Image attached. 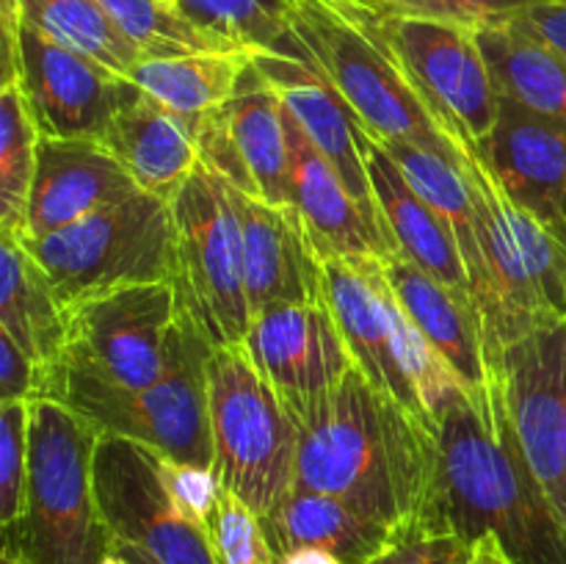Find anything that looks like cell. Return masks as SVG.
Here are the masks:
<instances>
[{"label":"cell","mask_w":566,"mask_h":564,"mask_svg":"<svg viewBox=\"0 0 566 564\" xmlns=\"http://www.w3.org/2000/svg\"><path fill=\"white\" fill-rule=\"evenodd\" d=\"M285 122L287 142H291V205L302 216L318 252L343 254V258L396 254L379 227L359 208L340 171L313 147L287 111Z\"/></svg>","instance_id":"cell-23"},{"label":"cell","mask_w":566,"mask_h":564,"mask_svg":"<svg viewBox=\"0 0 566 564\" xmlns=\"http://www.w3.org/2000/svg\"><path fill=\"white\" fill-rule=\"evenodd\" d=\"M534 3L539 0H381V6L392 14L453 22L470 31L509 25Z\"/></svg>","instance_id":"cell-36"},{"label":"cell","mask_w":566,"mask_h":564,"mask_svg":"<svg viewBox=\"0 0 566 564\" xmlns=\"http://www.w3.org/2000/svg\"><path fill=\"white\" fill-rule=\"evenodd\" d=\"M97 3L147 59L235 50L186 20L180 0H97Z\"/></svg>","instance_id":"cell-33"},{"label":"cell","mask_w":566,"mask_h":564,"mask_svg":"<svg viewBox=\"0 0 566 564\" xmlns=\"http://www.w3.org/2000/svg\"><path fill=\"white\" fill-rule=\"evenodd\" d=\"M210 542L219 564H276L263 518L224 484L210 520Z\"/></svg>","instance_id":"cell-35"},{"label":"cell","mask_w":566,"mask_h":564,"mask_svg":"<svg viewBox=\"0 0 566 564\" xmlns=\"http://www.w3.org/2000/svg\"><path fill=\"white\" fill-rule=\"evenodd\" d=\"M370 3H381V0H370Z\"/></svg>","instance_id":"cell-47"},{"label":"cell","mask_w":566,"mask_h":564,"mask_svg":"<svg viewBox=\"0 0 566 564\" xmlns=\"http://www.w3.org/2000/svg\"><path fill=\"white\" fill-rule=\"evenodd\" d=\"M464 545L457 536H426V540H407L401 545L390 547L374 558L370 564H448L453 551Z\"/></svg>","instance_id":"cell-40"},{"label":"cell","mask_w":566,"mask_h":564,"mask_svg":"<svg viewBox=\"0 0 566 564\" xmlns=\"http://www.w3.org/2000/svg\"><path fill=\"white\" fill-rule=\"evenodd\" d=\"M512 25L566 55V0H539L514 17Z\"/></svg>","instance_id":"cell-39"},{"label":"cell","mask_w":566,"mask_h":564,"mask_svg":"<svg viewBox=\"0 0 566 564\" xmlns=\"http://www.w3.org/2000/svg\"><path fill=\"white\" fill-rule=\"evenodd\" d=\"M94 492L111 545L133 547L153 564H219L208 531L191 523L166 492L153 448L99 435Z\"/></svg>","instance_id":"cell-13"},{"label":"cell","mask_w":566,"mask_h":564,"mask_svg":"<svg viewBox=\"0 0 566 564\" xmlns=\"http://www.w3.org/2000/svg\"><path fill=\"white\" fill-rule=\"evenodd\" d=\"M503 396L525 462L566 525V321L509 346Z\"/></svg>","instance_id":"cell-14"},{"label":"cell","mask_w":566,"mask_h":564,"mask_svg":"<svg viewBox=\"0 0 566 564\" xmlns=\"http://www.w3.org/2000/svg\"><path fill=\"white\" fill-rule=\"evenodd\" d=\"M22 22L125 77L147 59L97 0H22Z\"/></svg>","instance_id":"cell-31"},{"label":"cell","mask_w":566,"mask_h":564,"mask_svg":"<svg viewBox=\"0 0 566 564\" xmlns=\"http://www.w3.org/2000/svg\"><path fill=\"white\" fill-rule=\"evenodd\" d=\"M42 127L20 77L0 81V232L25 238Z\"/></svg>","instance_id":"cell-30"},{"label":"cell","mask_w":566,"mask_h":564,"mask_svg":"<svg viewBox=\"0 0 566 564\" xmlns=\"http://www.w3.org/2000/svg\"><path fill=\"white\" fill-rule=\"evenodd\" d=\"M381 265L401 307L423 332L426 341L434 346V352L451 365L468 390L475 412L486 424H495L497 409L506 404V396L492 370L484 324H481V313L473 299L451 291L437 276L398 252L381 258Z\"/></svg>","instance_id":"cell-17"},{"label":"cell","mask_w":566,"mask_h":564,"mask_svg":"<svg viewBox=\"0 0 566 564\" xmlns=\"http://www.w3.org/2000/svg\"><path fill=\"white\" fill-rule=\"evenodd\" d=\"M448 536L492 534L514 564H566V525L531 473L503 404L486 424L470 398L440 420Z\"/></svg>","instance_id":"cell-2"},{"label":"cell","mask_w":566,"mask_h":564,"mask_svg":"<svg viewBox=\"0 0 566 564\" xmlns=\"http://www.w3.org/2000/svg\"><path fill=\"white\" fill-rule=\"evenodd\" d=\"M385 14L403 70L446 142L481 153L497 122L501 92L475 31L387 9Z\"/></svg>","instance_id":"cell-12"},{"label":"cell","mask_w":566,"mask_h":564,"mask_svg":"<svg viewBox=\"0 0 566 564\" xmlns=\"http://www.w3.org/2000/svg\"><path fill=\"white\" fill-rule=\"evenodd\" d=\"M142 188L94 138L42 136L28 202V238H44Z\"/></svg>","instance_id":"cell-21"},{"label":"cell","mask_w":566,"mask_h":564,"mask_svg":"<svg viewBox=\"0 0 566 564\" xmlns=\"http://www.w3.org/2000/svg\"><path fill=\"white\" fill-rule=\"evenodd\" d=\"M177 299L216 348L247 337L252 310L243 274V232L227 182L199 166L171 199Z\"/></svg>","instance_id":"cell-10"},{"label":"cell","mask_w":566,"mask_h":564,"mask_svg":"<svg viewBox=\"0 0 566 564\" xmlns=\"http://www.w3.org/2000/svg\"><path fill=\"white\" fill-rule=\"evenodd\" d=\"M31 468V401H0V529L14 534L25 512Z\"/></svg>","instance_id":"cell-34"},{"label":"cell","mask_w":566,"mask_h":564,"mask_svg":"<svg viewBox=\"0 0 566 564\" xmlns=\"http://www.w3.org/2000/svg\"><path fill=\"white\" fill-rule=\"evenodd\" d=\"M276 564H346L343 558H337L335 553L321 551V547H298V551L285 553V556L276 558Z\"/></svg>","instance_id":"cell-42"},{"label":"cell","mask_w":566,"mask_h":564,"mask_svg":"<svg viewBox=\"0 0 566 564\" xmlns=\"http://www.w3.org/2000/svg\"><path fill=\"white\" fill-rule=\"evenodd\" d=\"M254 64L276 92L282 108L302 127L313 147L340 171L359 208L390 241L385 224H381L379 202H376V194L370 188L363 153V125L354 116V111L343 103L340 94L307 59L285 53H254Z\"/></svg>","instance_id":"cell-20"},{"label":"cell","mask_w":566,"mask_h":564,"mask_svg":"<svg viewBox=\"0 0 566 564\" xmlns=\"http://www.w3.org/2000/svg\"><path fill=\"white\" fill-rule=\"evenodd\" d=\"M99 144L142 191L166 202H171L202 166L193 122L164 108L144 92L116 111Z\"/></svg>","instance_id":"cell-24"},{"label":"cell","mask_w":566,"mask_h":564,"mask_svg":"<svg viewBox=\"0 0 566 564\" xmlns=\"http://www.w3.org/2000/svg\"><path fill=\"white\" fill-rule=\"evenodd\" d=\"M111 547H116V551L125 553V556L130 558L133 564H153L147 556H142V553H138V551H133V547H122V545H111Z\"/></svg>","instance_id":"cell-45"},{"label":"cell","mask_w":566,"mask_h":564,"mask_svg":"<svg viewBox=\"0 0 566 564\" xmlns=\"http://www.w3.org/2000/svg\"><path fill=\"white\" fill-rule=\"evenodd\" d=\"M208 407L219 481L265 518L296 487V415L243 343L210 354Z\"/></svg>","instance_id":"cell-8"},{"label":"cell","mask_w":566,"mask_h":564,"mask_svg":"<svg viewBox=\"0 0 566 564\" xmlns=\"http://www.w3.org/2000/svg\"><path fill=\"white\" fill-rule=\"evenodd\" d=\"M0 564H33V562H28V558L22 556V553L17 551V547L3 545V556H0Z\"/></svg>","instance_id":"cell-43"},{"label":"cell","mask_w":566,"mask_h":564,"mask_svg":"<svg viewBox=\"0 0 566 564\" xmlns=\"http://www.w3.org/2000/svg\"><path fill=\"white\" fill-rule=\"evenodd\" d=\"M155 462H158L160 481H164L166 492L177 503V509L210 534V520H213L216 503L221 495L219 473L213 468H202V464L177 462V459L164 457L158 451H155Z\"/></svg>","instance_id":"cell-37"},{"label":"cell","mask_w":566,"mask_h":564,"mask_svg":"<svg viewBox=\"0 0 566 564\" xmlns=\"http://www.w3.org/2000/svg\"><path fill=\"white\" fill-rule=\"evenodd\" d=\"M296 487L326 492L379 520L403 542L448 536L437 431L359 368L335 390L296 404Z\"/></svg>","instance_id":"cell-1"},{"label":"cell","mask_w":566,"mask_h":564,"mask_svg":"<svg viewBox=\"0 0 566 564\" xmlns=\"http://www.w3.org/2000/svg\"><path fill=\"white\" fill-rule=\"evenodd\" d=\"M197 321L180 307L169 365L155 385L127 390L83 368L61 365L53 398L70 404L103 435L142 442L177 462L213 468L208 363L213 354Z\"/></svg>","instance_id":"cell-5"},{"label":"cell","mask_w":566,"mask_h":564,"mask_svg":"<svg viewBox=\"0 0 566 564\" xmlns=\"http://www.w3.org/2000/svg\"><path fill=\"white\" fill-rule=\"evenodd\" d=\"M243 232V274L252 318L280 304L324 299L321 254L293 205H271L227 182Z\"/></svg>","instance_id":"cell-19"},{"label":"cell","mask_w":566,"mask_h":564,"mask_svg":"<svg viewBox=\"0 0 566 564\" xmlns=\"http://www.w3.org/2000/svg\"><path fill=\"white\" fill-rule=\"evenodd\" d=\"M66 310L64 363L127 390L155 385L169 365L180 318L175 282L133 285L83 299Z\"/></svg>","instance_id":"cell-11"},{"label":"cell","mask_w":566,"mask_h":564,"mask_svg":"<svg viewBox=\"0 0 566 564\" xmlns=\"http://www.w3.org/2000/svg\"><path fill=\"white\" fill-rule=\"evenodd\" d=\"M448 564H468V542H464V545H459L457 551H453L451 562H448Z\"/></svg>","instance_id":"cell-46"},{"label":"cell","mask_w":566,"mask_h":564,"mask_svg":"<svg viewBox=\"0 0 566 564\" xmlns=\"http://www.w3.org/2000/svg\"><path fill=\"white\" fill-rule=\"evenodd\" d=\"M99 564H133V562H130V558H127L122 551H116V547H111V551L105 553V558H103V562H99Z\"/></svg>","instance_id":"cell-44"},{"label":"cell","mask_w":566,"mask_h":564,"mask_svg":"<svg viewBox=\"0 0 566 564\" xmlns=\"http://www.w3.org/2000/svg\"><path fill=\"white\" fill-rule=\"evenodd\" d=\"M22 243L48 271L64 307L122 288L175 282L177 276L171 202L147 191Z\"/></svg>","instance_id":"cell-9"},{"label":"cell","mask_w":566,"mask_h":564,"mask_svg":"<svg viewBox=\"0 0 566 564\" xmlns=\"http://www.w3.org/2000/svg\"><path fill=\"white\" fill-rule=\"evenodd\" d=\"M468 564H514L492 534L475 536L468 545Z\"/></svg>","instance_id":"cell-41"},{"label":"cell","mask_w":566,"mask_h":564,"mask_svg":"<svg viewBox=\"0 0 566 564\" xmlns=\"http://www.w3.org/2000/svg\"><path fill=\"white\" fill-rule=\"evenodd\" d=\"M453 160L473 188L481 219V243L495 296L490 359L503 390L509 346L566 321V243L503 194L479 149L453 144Z\"/></svg>","instance_id":"cell-7"},{"label":"cell","mask_w":566,"mask_h":564,"mask_svg":"<svg viewBox=\"0 0 566 564\" xmlns=\"http://www.w3.org/2000/svg\"><path fill=\"white\" fill-rule=\"evenodd\" d=\"M50 374L0 330V401H36L48 396Z\"/></svg>","instance_id":"cell-38"},{"label":"cell","mask_w":566,"mask_h":564,"mask_svg":"<svg viewBox=\"0 0 566 564\" xmlns=\"http://www.w3.org/2000/svg\"><path fill=\"white\" fill-rule=\"evenodd\" d=\"M103 431L61 398L31 401V468L25 512L3 545L33 564H99L111 551L94 492Z\"/></svg>","instance_id":"cell-6"},{"label":"cell","mask_w":566,"mask_h":564,"mask_svg":"<svg viewBox=\"0 0 566 564\" xmlns=\"http://www.w3.org/2000/svg\"><path fill=\"white\" fill-rule=\"evenodd\" d=\"M0 330L50 374L48 396L66 352V310L31 249L0 232Z\"/></svg>","instance_id":"cell-26"},{"label":"cell","mask_w":566,"mask_h":564,"mask_svg":"<svg viewBox=\"0 0 566 564\" xmlns=\"http://www.w3.org/2000/svg\"><path fill=\"white\" fill-rule=\"evenodd\" d=\"M243 346L287 407L335 390L357 368L326 296L263 310L249 324Z\"/></svg>","instance_id":"cell-16"},{"label":"cell","mask_w":566,"mask_h":564,"mask_svg":"<svg viewBox=\"0 0 566 564\" xmlns=\"http://www.w3.org/2000/svg\"><path fill=\"white\" fill-rule=\"evenodd\" d=\"M17 77L42 136L55 138L99 142L116 111L142 94L130 77L53 42L28 22L20 31Z\"/></svg>","instance_id":"cell-15"},{"label":"cell","mask_w":566,"mask_h":564,"mask_svg":"<svg viewBox=\"0 0 566 564\" xmlns=\"http://www.w3.org/2000/svg\"><path fill=\"white\" fill-rule=\"evenodd\" d=\"M186 20L235 50L298 55L291 0H180Z\"/></svg>","instance_id":"cell-32"},{"label":"cell","mask_w":566,"mask_h":564,"mask_svg":"<svg viewBox=\"0 0 566 564\" xmlns=\"http://www.w3.org/2000/svg\"><path fill=\"white\" fill-rule=\"evenodd\" d=\"M252 59V50L160 55L138 61L127 77L155 103L193 122L230 103Z\"/></svg>","instance_id":"cell-28"},{"label":"cell","mask_w":566,"mask_h":564,"mask_svg":"<svg viewBox=\"0 0 566 564\" xmlns=\"http://www.w3.org/2000/svg\"><path fill=\"white\" fill-rule=\"evenodd\" d=\"M501 97L517 100L539 114L566 119V55L520 28L475 31Z\"/></svg>","instance_id":"cell-29"},{"label":"cell","mask_w":566,"mask_h":564,"mask_svg":"<svg viewBox=\"0 0 566 564\" xmlns=\"http://www.w3.org/2000/svg\"><path fill=\"white\" fill-rule=\"evenodd\" d=\"M263 529L276 558L298 547H321L346 564H370L403 542L379 520L357 512L340 498L307 487H293L265 514Z\"/></svg>","instance_id":"cell-25"},{"label":"cell","mask_w":566,"mask_h":564,"mask_svg":"<svg viewBox=\"0 0 566 564\" xmlns=\"http://www.w3.org/2000/svg\"><path fill=\"white\" fill-rule=\"evenodd\" d=\"M321 254L324 296L354 365L431 431L468 390L390 288L381 258Z\"/></svg>","instance_id":"cell-4"},{"label":"cell","mask_w":566,"mask_h":564,"mask_svg":"<svg viewBox=\"0 0 566 564\" xmlns=\"http://www.w3.org/2000/svg\"><path fill=\"white\" fill-rule=\"evenodd\" d=\"M298 59L332 83L359 125L381 144L412 142L453 155L401 64L381 3L291 0Z\"/></svg>","instance_id":"cell-3"},{"label":"cell","mask_w":566,"mask_h":564,"mask_svg":"<svg viewBox=\"0 0 566 564\" xmlns=\"http://www.w3.org/2000/svg\"><path fill=\"white\" fill-rule=\"evenodd\" d=\"M363 153L370 188H374L376 202H379L381 224H385L396 252L429 271L451 291L473 299L462 249H459L451 224L409 186L390 149L379 138L370 136L365 127Z\"/></svg>","instance_id":"cell-22"},{"label":"cell","mask_w":566,"mask_h":564,"mask_svg":"<svg viewBox=\"0 0 566 564\" xmlns=\"http://www.w3.org/2000/svg\"><path fill=\"white\" fill-rule=\"evenodd\" d=\"M224 114L258 197L271 205H291V142L285 108L254 59L224 105Z\"/></svg>","instance_id":"cell-27"},{"label":"cell","mask_w":566,"mask_h":564,"mask_svg":"<svg viewBox=\"0 0 566 564\" xmlns=\"http://www.w3.org/2000/svg\"><path fill=\"white\" fill-rule=\"evenodd\" d=\"M481 158L503 194L566 243V119L501 97Z\"/></svg>","instance_id":"cell-18"}]
</instances>
